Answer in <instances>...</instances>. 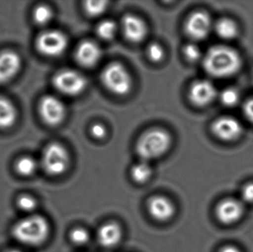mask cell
<instances>
[{
    "label": "cell",
    "instance_id": "8992f818",
    "mask_svg": "<svg viewBox=\"0 0 253 252\" xmlns=\"http://www.w3.org/2000/svg\"><path fill=\"white\" fill-rule=\"evenodd\" d=\"M53 84L55 88L62 94L74 96L83 93L87 83L85 77L78 71L65 69L55 74Z\"/></svg>",
    "mask_w": 253,
    "mask_h": 252
},
{
    "label": "cell",
    "instance_id": "d6a6232c",
    "mask_svg": "<svg viewBox=\"0 0 253 252\" xmlns=\"http://www.w3.org/2000/svg\"><path fill=\"white\" fill-rule=\"evenodd\" d=\"M218 252H243L239 247L234 245H227L221 248Z\"/></svg>",
    "mask_w": 253,
    "mask_h": 252
},
{
    "label": "cell",
    "instance_id": "52a82bcc",
    "mask_svg": "<svg viewBox=\"0 0 253 252\" xmlns=\"http://www.w3.org/2000/svg\"><path fill=\"white\" fill-rule=\"evenodd\" d=\"M68 44L66 35L56 30L44 31L36 40L37 50L47 57L60 56L66 50Z\"/></svg>",
    "mask_w": 253,
    "mask_h": 252
},
{
    "label": "cell",
    "instance_id": "277c9868",
    "mask_svg": "<svg viewBox=\"0 0 253 252\" xmlns=\"http://www.w3.org/2000/svg\"><path fill=\"white\" fill-rule=\"evenodd\" d=\"M101 78L105 87L114 94L123 96L131 90L130 75L123 65L119 62H113L105 67Z\"/></svg>",
    "mask_w": 253,
    "mask_h": 252
},
{
    "label": "cell",
    "instance_id": "1f68e13d",
    "mask_svg": "<svg viewBox=\"0 0 253 252\" xmlns=\"http://www.w3.org/2000/svg\"><path fill=\"white\" fill-rule=\"evenodd\" d=\"M90 132L93 137L96 139H102L105 137L107 131L105 126L102 125V124H95L92 126Z\"/></svg>",
    "mask_w": 253,
    "mask_h": 252
},
{
    "label": "cell",
    "instance_id": "7402d4cb",
    "mask_svg": "<svg viewBox=\"0 0 253 252\" xmlns=\"http://www.w3.org/2000/svg\"><path fill=\"white\" fill-rule=\"evenodd\" d=\"M53 11L49 6L40 4L37 6L33 12V19L37 25L44 26L51 21Z\"/></svg>",
    "mask_w": 253,
    "mask_h": 252
},
{
    "label": "cell",
    "instance_id": "7a4b0ae2",
    "mask_svg": "<svg viewBox=\"0 0 253 252\" xmlns=\"http://www.w3.org/2000/svg\"><path fill=\"white\" fill-rule=\"evenodd\" d=\"M50 232L48 221L37 215H31L21 219L12 228L13 238L20 244L31 247H37L45 242Z\"/></svg>",
    "mask_w": 253,
    "mask_h": 252
},
{
    "label": "cell",
    "instance_id": "603a6c76",
    "mask_svg": "<svg viewBox=\"0 0 253 252\" xmlns=\"http://www.w3.org/2000/svg\"><path fill=\"white\" fill-rule=\"evenodd\" d=\"M117 29L115 22L111 20H104L98 25L96 33L102 39L111 40L115 36Z\"/></svg>",
    "mask_w": 253,
    "mask_h": 252
},
{
    "label": "cell",
    "instance_id": "8fae6325",
    "mask_svg": "<svg viewBox=\"0 0 253 252\" xmlns=\"http://www.w3.org/2000/svg\"><path fill=\"white\" fill-rule=\"evenodd\" d=\"M212 131L218 139L224 142H233L242 136L243 128L236 118L221 116L212 123Z\"/></svg>",
    "mask_w": 253,
    "mask_h": 252
},
{
    "label": "cell",
    "instance_id": "ac0fdd59",
    "mask_svg": "<svg viewBox=\"0 0 253 252\" xmlns=\"http://www.w3.org/2000/svg\"><path fill=\"white\" fill-rule=\"evenodd\" d=\"M17 111L9 99L0 97V129L6 130L15 124Z\"/></svg>",
    "mask_w": 253,
    "mask_h": 252
},
{
    "label": "cell",
    "instance_id": "9c48e42d",
    "mask_svg": "<svg viewBox=\"0 0 253 252\" xmlns=\"http://www.w3.org/2000/svg\"><path fill=\"white\" fill-rule=\"evenodd\" d=\"M39 113L42 120L47 125H59L65 118V107L60 99L56 96H44L39 102Z\"/></svg>",
    "mask_w": 253,
    "mask_h": 252
},
{
    "label": "cell",
    "instance_id": "4fadbf2b",
    "mask_svg": "<svg viewBox=\"0 0 253 252\" xmlns=\"http://www.w3.org/2000/svg\"><path fill=\"white\" fill-rule=\"evenodd\" d=\"M149 214L154 220L165 222L170 220L175 213V207L169 198L162 195H156L147 202Z\"/></svg>",
    "mask_w": 253,
    "mask_h": 252
},
{
    "label": "cell",
    "instance_id": "83f0119b",
    "mask_svg": "<svg viewBox=\"0 0 253 252\" xmlns=\"http://www.w3.org/2000/svg\"><path fill=\"white\" fill-rule=\"evenodd\" d=\"M184 54L186 59L190 62H196L202 57V51L199 46L190 43L187 44L184 48Z\"/></svg>",
    "mask_w": 253,
    "mask_h": 252
},
{
    "label": "cell",
    "instance_id": "6da1fadb",
    "mask_svg": "<svg viewBox=\"0 0 253 252\" xmlns=\"http://www.w3.org/2000/svg\"><path fill=\"white\" fill-rule=\"evenodd\" d=\"M242 58L237 51L230 47L216 45L207 52L203 66L209 75L224 78L236 75L242 68Z\"/></svg>",
    "mask_w": 253,
    "mask_h": 252
},
{
    "label": "cell",
    "instance_id": "7c38bea8",
    "mask_svg": "<svg viewBox=\"0 0 253 252\" xmlns=\"http://www.w3.org/2000/svg\"><path fill=\"white\" fill-rule=\"evenodd\" d=\"M190 101L198 107H205L212 103L217 96V90L211 81L206 79L193 82L190 89Z\"/></svg>",
    "mask_w": 253,
    "mask_h": 252
},
{
    "label": "cell",
    "instance_id": "2e32d148",
    "mask_svg": "<svg viewBox=\"0 0 253 252\" xmlns=\"http://www.w3.org/2000/svg\"><path fill=\"white\" fill-rule=\"evenodd\" d=\"M102 50L99 46L90 40L80 43L76 50L75 57L77 62L82 66L91 68L99 62Z\"/></svg>",
    "mask_w": 253,
    "mask_h": 252
},
{
    "label": "cell",
    "instance_id": "3957f363",
    "mask_svg": "<svg viewBox=\"0 0 253 252\" xmlns=\"http://www.w3.org/2000/svg\"><path fill=\"white\" fill-rule=\"evenodd\" d=\"M171 144L170 136L162 129H152L141 135L136 144V152L142 161L148 162L166 153Z\"/></svg>",
    "mask_w": 253,
    "mask_h": 252
},
{
    "label": "cell",
    "instance_id": "9a60e30c",
    "mask_svg": "<svg viewBox=\"0 0 253 252\" xmlns=\"http://www.w3.org/2000/svg\"><path fill=\"white\" fill-rule=\"evenodd\" d=\"M122 28L125 36L131 42H140L147 35L146 24L135 15H126L122 20Z\"/></svg>",
    "mask_w": 253,
    "mask_h": 252
},
{
    "label": "cell",
    "instance_id": "5bb4252c",
    "mask_svg": "<svg viewBox=\"0 0 253 252\" xmlns=\"http://www.w3.org/2000/svg\"><path fill=\"white\" fill-rule=\"evenodd\" d=\"M22 60L16 52L4 50L0 53V84L13 79L21 69Z\"/></svg>",
    "mask_w": 253,
    "mask_h": 252
},
{
    "label": "cell",
    "instance_id": "e0dca14e",
    "mask_svg": "<svg viewBox=\"0 0 253 252\" xmlns=\"http://www.w3.org/2000/svg\"><path fill=\"white\" fill-rule=\"evenodd\" d=\"M123 238V229L116 222H108L99 227L97 232L99 244L105 248H113L120 244Z\"/></svg>",
    "mask_w": 253,
    "mask_h": 252
},
{
    "label": "cell",
    "instance_id": "484cf974",
    "mask_svg": "<svg viewBox=\"0 0 253 252\" xmlns=\"http://www.w3.org/2000/svg\"><path fill=\"white\" fill-rule=\"evenodd\" d=\"M16 204L22 211L26 213H32L37 209L38 203L32 195L24 194L18 197Z\"/></svg>",
    "mask_w": 253,
    "mask_h": 252
},
{
    "label": "cell",
    "instance_id": "f546056e",
    "mask_svg": "<svg viewBox=\"0 0 253 252\" xmlns=\"http://www.w3.org/2000/svg\"><path fill=\"white\" fill-rule=\"evenodd\" d=\"M241 201L245 204L253 205V181L248 182L242 186Z\"/></svg>",
    "mask_w": 253,
    "mask_h": 252
},
{
    "label": "cell",
    "instance_id": "4dcf8cb0",
    "mask_svg": "<svg viewBox=\"0 0 253 252\" xmlns=\"http://www.w3.org/2000/svg\"><path fill=\"white\" fill-rule=\"evenodd\" d=\"M243 112L247 119L253 124V98L248 99L245 102Z\"/></svg>",
    "mask_w": 253,
    "mask_h": 252
},
{
    "label": "cell",
    "instance_id": "cb8c5ba5",
    "mask_svg": "<svg viewBox=\"0 0 253 252\" xmlns=\"http://www.w3.org/2000/svg\"><path fill=\"white\" fill-rule=\"evenodd\" d=\"M220 101L221 104L227 108L236 106L240 101V95L235 88H226L220 93Z\"/></svg>",
    "mask_w": 253,
    "mask_h": 252
},
{
    "label": "cell",
    "instance_id": "44dd1931",
    "mask_svg": "<svg viewBox=\"0 0 253 252\" xmlns=\"http://www.w3.org/2000/svg\"><path fill=\"white\" fill-rule=\"evenodd\" d=\"M15 170L22 177H29L37 171V163L30 156H22L15 163Z\"/></svg>",
    "mask_w": 253,
    "mask_h": 252
},
{
    "label": "cell",
    "instance_id": "d6986e66",
    "mask_svg": "<svg viewBox=\"0 0 253 252\" xmlns=\"http://www.w3.org/2000/svg\"><path fill=\"white\" fill-rule=\"evenodd\" d=\"M215 33L220 38L224 40H232L239 34V27L236 22L229 18H222L215 23Z\"/></svg>",
    "mask_w": 253,
    "mask_h": 252
},
{
    "label": "cell",
    "instance_id": "836d02e7",
    "mask_svg": "<svg viewBox=\"0 0 253 252\" xmlns=\"http://www.w3.org/2000/svg\"><path fill=\"white\" fill-rule=\"evenodd\" d=\"M4 252H25L21 250H18V249H10V250H6Z\"/></svg>",
    "mask_w": 253,
    "mask_h": 252
},
{
    "label": "cell",
    "instance_id": "ffe728a7",
    "mask_svg": "<svg viewBox=\"0 0 253 252\" xmlns=\"http://www.w3.org/2000/svg\"><path fill=\"white\" fill-rule=\"evenodd\" d=\"M152 173L153 171L148 162L141 160L132 167L130 176L135 183H144L150 179Z\"/></svg>",
    "mask_w": 253,
    "mask_h": 252
},
{
    "label": "cell",
    "instance_id": "ba28073f",
    "mask_svg": "<svg viewBox=\"0 0 253 252\" xmlns=\"http://www.w3.org/2000/svg\"><path fill=\"white\" fill-rule=\"evenodd\" d=\"M215 214L217 220L221 224L227 226H234L245 216V204L241 199L224 198L217 204Z\"/></svg>",
    "mask_w": 253,
    "mask_h": 252
},
{
    "label": "cell",
    "instance_id": "5b68a950",
    "mask_svg": "<svg viewBox=\"0 0 253 252\" xmlns=\"http://www.w3.org/2000/svg\"><path fill=\"white\" fill-rule=\"evenodd\" d=\"M68 151L58 143L47 145L42 155V167L47 174L51 176H61L69 166Z\"/></svg>",
    "mask_w": 253,
    "mask_h": 252
},
{
    "label": "cell",
    "instance_id": "d4e9b609",
    "mask_svg": "<svg viewBox=\"0 0 253 252\" xmlns=\"http://www.w3.org/2000/svg\"><path fill=\"white\" fill-rule=\"evenodd\" d=\"M106 1H87L84 2V8L86 13L90 17L101 16L108 7Z\"/></svg>",
    "mask_w": 253,
    "mask_h": 252
},
{
    "label": "cell",
    "instance_id": "30bf717a",
    "mask_svg": "<svg viewBox=\"0 0 253 252\" xmlns=\"http://www.w3.org/2000/svg\"><path fill=\"white\" fill-rule=\"evenodd\" d=\"M212 27V20L208 13L196 11L192 13L187 19L185 31L192 39L200 41L209 36Z\"/></svg>",
    "mask_w": 253,
    "mask_h": 252
},
{
    "label": "cell",
    "instance_id": "4316f807",
    "mask_svg": "<svg viewBox=\"0 0 253 252\" xmlns=\"http://www.w3.org/2000/svg\"><path fill=\"white\" fill-rule=\"evenodd\" d=\"M90 233L83 227H76L70 232V240L77 246L85 245L90 241Z\"/></svg>",
    "mask_w": 253,
    "mask_h": 252
},
{
    "label": "cell",
    "instance_id": "f1b7e54d",
    "mask_svg": "<svg viewBox=\"0 0 253 252\" xmlns=\"http://www.w3.org/2000/svg\"><path fill=\"white\" fill-rule=\"evenodd\" d=\"M147 54L152 61L159 62L163 59L165 52L160 44L158 43H152L147 48Z\"/></svg>",
    "mask_w": 253,
    "mask_h": 252
}]
</instances>
